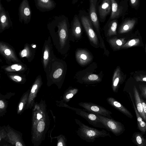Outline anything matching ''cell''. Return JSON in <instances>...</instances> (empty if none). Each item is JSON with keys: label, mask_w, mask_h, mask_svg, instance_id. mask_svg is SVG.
<instances>
[{"label": "cell", "mask_w": 146, "mask_h": 146, "mask_svg": "<svg viewBox=\"0 0 146 146\" xmlns=\"http://www.w3.org/2000/svg\"><path fill=\"white\" fill-rule=\"evenodd\" d=\"M78 105L86 111L94 114L112 118L111 115L112 112L104 108L91 102H80Z\"/></svg>", "instance_id": "cell-7"}, {"label": "cell", "mask_w": 146, "mask_h": 146, "mask_svg": "<svg viewBox=\"0 0 146 146\" xmlns=\"http://www.w3.org/2000/svg\"><path fill=\"white\" fill-rule=\"evenodd\" d=\"M78 16L75 15L71 21L70 29L71 40H79L82 37V27Z\"/></svg>", "instance_id": "cell-10"}, {"label": "cell", "mask_w": 146, "mask_h": 146, "mask_svg": "<svg viewBox=\"0 0 146 146\" xmlns=\"http://www.w3.org/2000/svg\"><path fill=\"white\" fill-rule=\"evenodd\" d=\"M0 0V25L2 28L9 27L12 23L9 13L3 7Z\"/></svg>", "instance_id": "cell-16"}, {"label": "cell", "mask_w": 146, "mask_h": 146, "mask_svg": "<svg viewBox=\"0 0 146 146\" xmlns=\"http://www.w3.org/2000/svg\"><path fill=\"white\" fill-rule=\"evenodd\" d=\"M112 5L110 0H102L98 7L99 20L104 22L107 16L111 12Z\"/></svg>", "instance_id": "cell-11"}, {"label": "cell", "mask_w": 146, "mask_h": 146, "mask_svg": "<svg viewBox=\"0 0 146 146\" xmlns=\"http://www.w3.org/2000/svg\"><path fill=\"white\" fill-rule=\"evenodd\" d=\"M15 79H17L18 81H21V77L18 76H15L14 77Z\"/></svg>", "instance_id": "cell-36"}, {"label": "cell", "mask_w": 146, "mask_h": 146, "mask_svg": "<svg viewBox=\"0 0 146 146\" xmlns=\"http://www.w3.org/2000/svg\"><path fill=\"white\" fill-rule=\"evenodd\" d=\"M29 93L30 91H27L25 93L21 98L17 108V114H21L25 110Z\"/></svg>", "instance_id": "cell-22"}, {"label": "cell", "mask_w": 146, "mask_h": 146, "mask_svg": "<svg viewBox=\"0 0 146 146\" xmlns=\"http://www.w3.org/2000/svg\"><path fill=\"white\" fill-rule=\"evenodd\" d=\"M48 57V52L47 50L44 51V59H47Z\"/></svg>", "instance_id": "cell-33"}, {"label": "cell", "mask_w": 146, "mask_h": 146, "mask_svg": "<svg viewBox=\"0 0 146 146\" xmlns=\"http://www.w3.org/2000/svg\"><path fill=\"white\" fill-rule=\"evenodd\" d=\"M98 1V0H89L90 8L89 14L90 20L99 39L100 47L104 49V54H106L109 52L106 47L104 41L100 34V24L97 15L96 9Z\"/></svg>", "instance_id": "cell-4"}, {"label": "cell", "mask_w": 146, "mask_h": 146, "mask_svg": "<svg viewBox=\"0 0 146 146\" xmlns=\"http://www.w3.org/2000/svg\"><path fill=\"white\" fill-rule=\"evenodd\" d=\"M62 70L61 68H58L56 70L53 74V77L55 78H59L62 74Z\"/></svg>", "instance_id": "cell-28"}, {"label": "cell", "mask_w": 146, "mask_h": 146, "mask_svg": "<svg viewBox=\"0 0 146 146\" xmlns=\"http://www.w3.org/2000/svg\"><path fill=\"white\" fill-rule=\"evenodd\" d=\"M27 54V50L25 49L23 50L21 53V55L22 57L26 56Z\"/></svg>", "instance_id": "cell-31"}, {"label": "cell", "mask_w": 146, "mask_h": 146, "mask_svg": "<svg viewBox=\"0 0 146 146\" xmlns=\"http://www.w3.org/2000/svg\"><path fill=\"white\" fill-rule=\"evenodd\" d=\"M129 95L136 114L137 121V128L141 131L142 134H144L146 131V122L144 121L137 111L131 95L130 93H129Z\"/></svg>", "instance_id": "cell-18"}, {"label": "cell", "mask_w": 146, "mask_h": 146, "mask_svg": "<svg viewBox=\"0 0 146 146\" xmlns=\"http://www.w3.org/2000/svg\"><path fill=\"white\" fill-rule=\"evenodd\" d=\"M76 60L81 65H87L93 60V56L90 52L87 50L83 49L77 50L75 54Z\"/></svg>", "instance_id": "cell-12"}, {"label": "cell", "mask_w": 146, "mask_h": 146, "mask_svg": "<svg viewBox=\"0 0 146 146\" xmlns=\"http://www.w3.org/2000/svg\"><path fill=\"white\" fill-rule=\"evenodd\" d=\"M131 4L133 5H135L137 2V0H130Z\"/></svg>", "instance_id": "cell-35"}, {"label": "cell", "mask_w": 146, "mask_h": 146, "mask_svg": "<svg viewBox=\"0 0 146 146\" xmlns=\"http://www.w3.org/2000/svg\"><path fill=\"white\" fill-rule=\"evenodd\" d=\"M133 94L135 100V104L137 110L143 119L146 122V116L143 111L140 94L135 87H134L133 89Z\"/></svg>", "instance_id": "cell-17"}, {"label": "cell", "mask_w": 146, "mask_h": 146, "mask_svg": "<svg viewBox=\"0 0 146 146\" xmlns=\"http://www.w3.org/2000/svg\"><path fill=\"white\" fill-rule=\"evenodd\" d=\"M7 134L5 139L13 145L16 146H25L22 134L8 126L6 127Z\"/></svg>", "instance_id": "cell-9"}, {"label": "cell", "mask_w": 146, "mask_h": 146, "mask_svg": "<svg viewBox=\"0 0 146 146\" xmlns=\"http://www.w3.org/2000/svg\"><path fill=\"white\" fill-rule=\"evenodd\" d=\"M135 43V41L134 40H130L128 43V44L129 46H132Z\"/></svg>", "instance_id": "cell-32"}, {"label": "cell", "mask_w": 146, "mask_h": 146, "mask_svg": "<svg viewBox=\"0 0 146 146\" xmlns=\"http://www.w3.org/2000/svg\"><path fill=\"white\" fill-rule=\"evenodd\" d=\"M135 23V20L134 19L129 20L125 22V23L121 29V31H125L128 30L133 26Z\"/></svg>", "instance_id": "cell-26"}, {"label": "cell", "mask_w": 146, "mask_h": 146, "mask_svg": "<svg viewBox=\"0 0 146 146\" xmlns=\"http://www.w3.org/2000/svg\"><path fill=\"white\" fill-rule=\"evenodd\" d=\"M78 17L91 45L96 48L100 47L99 39L94 29L89 14L84 10H80Z\"/></svg>", "instance_id": "cell-3"}, {"label": "cell", "mask_w": 146, "mask_h": 146, "mask_svg": "<svg viewBox=\"0 0 146 146\" xmlns=\"http://www.w3.org/2000/svg\"><path fill=\"white\" fill-rule=\"evenodd\" d=\"M96 114L106 127L107 130L111 131L115 135H119L125 131L124 125L121 122L115 120L112 118H108L99 114Z\"/></svg>", "instance_id": "cell-6"}, {"label": "cell", "mask_w": 146, "mask_h": 146, "mask_svg": "<svg viewBox=\"0 0 146 146\" xmlns=\"http://www.w3.org/2000/svg\"><path fill=\"white\" fill-rule=\"evenodd\" d=\"M18 66V65L17 64H14L12 65L11 66V68L12 69H15Z\"/></svg>", "instance_id": "cell-37"}, {"label": "cell", "mask_w": 146, "mask_h": 146, "mask_svg": "<svg viewBox=\"0 0 146 146\" xmlns=\"http://www.w3.org/2000/svg\"><path fill=\"white\" fill-rule=\"evenodd\" d=\"M5 54L7 55H9L11 54V51L9 49H6L5 51Z\"/></svg>", "instance_id": "cell-34"}, {"label": "cell", "mask_w": 146, "mask_h": 146, "mask_svg": "<svg viewBox=\"0 0 146 146\" xmlns=\"http://www.w3.org/2000/svg\"><path fill=\"white\" fill-rule=\"evenodd\" d=\"M102 80V78L99 75L95 74H90L84 76L81 78L78 79V81L81 84H89L100 82Z\"/></svg>", "instance_id": "cell-19"}, {"label": "cell", "mask_w": 146, "mask_h": 146, "mask_svg": "<svg viewBox=\"0 0 146 146\" xmlns=\"http://www.w3.org/2000/svg\"><path fill=\"white\" fill-rule=\"evenodd\" d=\"M36 8L42 12L49 11L55 7L56 3L53 0H34Z\"/></svg>", "instance_id": "cell-13"}, {"label": "cell", "mask_w": 146, "mask_h": 146, "mask_svg": "<svg viewBox=\"0 0 146 146\" xmlns=\"http://www.w3.org/2000/svg\"><path fill=\"white\" fill-rule=\"evenodd\" d=\"M6 1H7V2H10L11 0H6Z\"/></svg>", "instance_id": "cell-40"}, {"label": "cell", "mask_w": 146, "mask_h": 146, "mask_svg": "<svg viewBox=\"0 0 146 146\" xmlns=\"http://www.w3.org/2000/svg\"><path fill=\"white\" fill-rule=\"evenodd\" d=\"M66 108L74 111L77 114L85 119L89 124L94 127L107 129L106 127L101 121L99 118L96 114L88 112H87L84 109L71 107L68 105Z\"/></svg>", "instance_id": "cell-5"}, {"label": "cell", "mask_w": 146, "mask_h": 146, "mask_svg": "<svg viewBox=\"0 0 146 146\" xmlns=\"http://www.w3.org/2000/svg\"><path fill=\"white\" fill-rule=\"evenodd\" d=\"M112 5V9L109 19L117 18L122 13L121 7L119 6L115 0H110Z\"/></svg>", "instance_id": "cell-20"}, {"label": "cell", "mask_w": 146, "mask_h": 146, "mask_svg": "<svg viewBox=\"0 0 146 146\" xmlns=\"http://www.w3.org/2000/svg\"><path fill=\"white\" fill-rule=\"evenodd\" d=\"M50 125L45 101L35 103L32 118L31 139L34 146L40 145L45 137Z\"/></svg>", "instance_id": "cell-1"}, {"label": "cell", "mask_w": 146, "mask_h": 146, "mask_svg": "<svg viewBox=\"0 0 146 146\" xmlns=\"http://www.w3.org/2000/svg\"><path fill=\"white\" fill-rule=\"evenodd\" d=\"M117 26V23L116 19H109L104 27L106 37L107 38H110L116 34Z\"/></svg>", "instance_id": "cell-15"}, {"label": "cell", "mask_w": 146, "mask_h": 146, "mask_svg": "<svg viewBox=\"0 0 146 146\" xmlns=\"http://www.w3.org/2000/svg\"><path fill=\"white\" fill-rule=\"evenodd\" d=\"M132 141L138 146H146V139L141 133L134 132L132 137Z\"/></svg>", "instance_id": "cell-23"}, {"label": "cell", "mask_w": 146, "mask_h": 146, "mask_svg": "<svg viewBox=\"0 0 146 146\" xmlns=\"http://www.w3.org/2000/svg\"><path fill=\"white\" fill-rule=\"evenodd\" d=\"M140 90L141 92L140 95L146 100V86L141 87Z\"/></svg>", "instance_id": "cell-29"}, {"label": "cell", "mask_w": 146, "mask_h": 146, "mask_svg": "<svg viewBox=\"0 0 146 146\" xmlns=\"http://www.w3.org/2000/svg\"><path fill=\"white\" fill-rule=\"evenodd\" d=\"M21 68V66H19L15 69V70L16 71H18Z\"/></svg>", "instance_id": "cell-38"}, {"label": "cell", "mask_w": 146, "mask_h": 146, "mask_svg": "<svg viewBox=\"0 0 146 146\" xmlns=\"http://www.w3.org/2000/svg\"><path fill=\"white\" fill-rule=\"evenodd\" d=\"M78 91V89L77 88L70 87L64 92L63 96L62 102L65 103L68 102Z\"/></svg>", "instance_id": "cell-21"}, {"label": "cell", "mask_w": 146, "mask_h": 146, "mask_svg": "<svg viewBox=\"0 0 146 146\" xmlns=\"http://www.w3.org/2000/svg\"><path fill=\"white\" fill-rule=\"evenodd\" d=\"M33 47L34 48H35L36 47V45H33Z\"/></svg>", "instance_id": "cell-41"}, {"label": "cell", "mask_w": 146, "mask_h": 146, "mask_svg": "<svg viewBox=\"0 0 146 146\" xmlns=\"http://www.w3.org/2000/svg\"><path fill=\"white\" fill-rule=\"evenodd\" d=\"M19 20L22 23H28L30 21L32 11L28 0H22L18 9Z\"/></svg>", "instance_id": "cell-8"}, {"label": "cell", "mask_w": 146, "mask_h": 146, "mask_svg": "<svg viewBox=\"0 0 146 146\" xmlns=\"http://www.w3.org/2000/svg\"><path fill=\"white\" fill-rule=\"evenodd\" d=\"M108 103L113 108L118 110L127 116L132 119L133 116L131 113L123 105L112 97H108L106 99Z\"/></svg>", "instance_id": "cell-14"}, {"label": "cell", "mask_w": 146, "mask_h": 146, "mask_svg": "<svg viewBox=\"0 0 146 146\" xmlns=\"http://www.w3.org/2000/svg\"><path fill=\"white\" fill-rule=\"evenodd\" d=\"M2 96V98L0 97V116H3L6 112V110L7 108L8 101L6 100L5 98L4 99L3 96Z\"/></svg>", "instance_id": "cell-25"}, {"label": "cell", "mask_w": 146, "mask_h": 146, "mask_svg": "<svg viewBox=\"0 0 146 146\" xmlns=\"http://www.w3.org/2000/svg\"><path fill=\"white\" fill-rule=\"evenodd\" d=\"M140 96L143 111L146 116V101L144 100L143 98L140 95Z\"/></svg>", "instance_id": "cell-30"}, {"label": "cell", "mask_w": 146, "mask_h": 146, "mask_svg": "<svg viewBox=\"0 0 146 146\" xmlns=\"http://www.w3.org/2000/svg\"><path fill=\"white\" fill-rule=\"evenodd\" d=\"M76 123L79 127L76 133L82 139L88 142H93L96 138L108 136L111 137L110 133L104 129L102 130L90 127L78 119H75Z\"/></svg>", "instance_id": "cell-2"}, {"label": "cell", "mask_w": 146, "mask_h": 146, "mask_svg": "<svg viewBox=\"0 0 146 146\" xmlns=\"http://www.w3.org/2000/svg\"><path fill=\"white\" fill-rule=\"evenodd\" d=\"M58 140L57 146H66L67 139L63 135H60L56 137Z\"/></svg>", "instance_id": "cell-27"}, {"label": "cell", "mask_w": 146, "mask_h": 146, "mask_svg": "<svg viewBox=\"0 0 146 146\" xmlns=\"http://www.w3.org/2000/svg\"><path fill=\"white\" fill-rule=\"evenodd\" d=\"M117 75V71H115L113 76L112 83V90L114 93H117L118 90L120 82V78Z\"/></svg>", "instance_id": "cell-24"}, {"label": "cell", "mask_w": 146, "mask_h": 146, "mask_svg": "<svg viewBox=\"0 0 146 146\" xmlns=\"http://www.w3.org/2000/svg\"><path fill=\"white\" fill-rule=\"evenodd\" d=\"M143 81H146V77H144L143 78Z\"/></svg>", "instance_id": "cell-39"}]
</instances>
